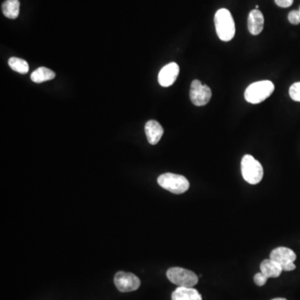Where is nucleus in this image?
Listing matches in <instances>:
<instances>
[{
  "mask_svg": "<svg viewBox=\"0 0 300 300\" xmlns=\"http://www.w3.org/2000/svg\"><path fill=\"white\" fill-rule=\"evenodd\" d=\"M216 33L222 41L229 42L235 35V23L231 13L226 9H220L214 15Z\"/></svg>",
  "mask_w": 300,
  "mask_h": 300,
  "instance_id": "obj_1",
  "label": "nucleus"
},
{
  "mask_svg": "<svg viewBox=\"0 0 300 300\" xmlns=\"http://www.w3.org/2000/svg\"><path fill=\"white\" fill-rule=\"evenodd\" d=\"M275 90V85L269 80L259 81L250 85L246 89L244 98L250 103H261L268 99Z\"/></svg>",
  "mask_w": 300,
  "mask_h": 300,
  "instance_id": "obj_2",
  "label": "nucleus"
},
{
  "mask_svg": "<svg viewBox=\"0 0 300 300\" xmlns=\"http://www.w3.org/2000/svg\"><path fill=\"white\" fill-rule=\"evenodd\" d=\"M241 171L244 180L250 184L259 183L264 176L261 163L250 154H246L242 158Z\"/></svg>",
  "mask_w": 300,
  "mask_h": 300,
  "instance_id": "obj_3",
  "label": "nucleus"
},
{
  "mask_svg": "<svg viewBox=\"0 0 300 300\" xmlns=\"http://www.w3.org/2000/svg\"><path fill=\"white\" fill-rule=\"evenodd\" d=\"M158 183L162 188L175 195H181L189 188V182L185 177L172 173L161 174L158 178Z\"/></svg>",
  "mask_w": 300,
  "mask_h": 300,
  "instance_id": "obj_4",
  "label": "nucleus"
},
{
  "mask_svg": "<svg viewBox=\"0 0 300 300\" xmlns=\"http://www.w3.org/2000/svg\"><path fill=\"white\" fill-rule=\"evenodd\" d=\"M167 277L170 282L179 287L193 288L199 282V278L196 274L179 267L170 268L167 271Z\"/></svg>",
  "mask_w": 300,
  "mask_h": 300,
  "instance_id": "obj_5",
  "label": "nucleus"
},
{
  "mask_svg": "<svg viewBox=\"0 0 300 300\" xmlns=\"http://www.w3.org/2000/svg\"><path fill=\"white\" fill-rule=\"evenodd\" d=\"M270 259L280 264L283 271H292L295 269V253L289 248L279 247L275 249L271 252Z\"/></svg>",
  "mask_w": 300,
  "mask_h": 300,
  "instance_id": "obj_6",
  "label": "nucleus"
},
{
  "mask_svg": "<svg viewBox=\"0 0 300 300\" xmlns=\"http://www.w3.org/2000/svg\"><path fill=\"white\" fill-rule=\"evenodd\" d=\"M189 96L195 105L204 106L210 100L212 91L208 85H202L200 80L195 79L191 84Z\"/></svg>",
  "mask_w": 300,
  "mask_h": 300,
  "instance_id": "obj_7",
  "label": "nucleus"
},
{
  "mask_svg": "<svg viewBox=\"0 0 300 300\" xmlns=\"http://www.w3.org/2000/svg\"><path fill=\"white\" fill-rule=\"evenodd\" d=\"M115 286L123 293L135 291L140 286V280L136 275L126 272H118L115 276Z\"/></svg>",
  "mask_w": 300,
  "mask_h": 300,
  "instance_id": "obj_8",
  "label": "nucleus"
},
{
  "mask_svg": "<svg viewBox=\"0 0 300 300\" xmlns=\"http://www.w3.org/2000/svg\"><path fill=\"white\" fill-rule=\"evenodd\" d=\"M179 73V66L176 63H170L163 67L158 73V80L163 87H170L176 81Z\"/></svg>",
  "mask_w": 300,
  "mask_h": 300,
  "instance_id": "obj_9",
  "label": "nucleus"
},
{
  "mask_svg": "<svg viewBox=\"0 0 300 300\" xmlns=\"http://www.w3.org/2000/svg\"><path fill=\"white\" fill-rule=\"evenodd\" d=\"M264 24V15L259 9H254L250 12L248 18V29L250 34L258 35L263 31Z\"/></svg>",
  "mask_w": 300,
  "mask_h": 300,
  "instance_id": "obj_10",
  "label": "nucleus"
},
{
  "mask_svg": "<svg viewBox=\"0 0 300 300\" xmlns=\"http://www.w3.org/2000/svg\"><path fill=\"white\" fill-rule=\"evenodd\" d=\"M145 133L149 144L155 145L159 142L163 134V128L161 124L155 120H149L145 124Z\"/></svg>",
  "mask_w": 300,
  "mask_h": 300,
  "instance_id": "obj_11",
  "label": "nucleus"
},
{
  "mask_svg": "<svg viewBox=\"0 0 300 300\" xmlns=\"http://www.w3.org/2000/svg\"><path fill=\"white\" fill-rule=\"evenodd\" d=\"M172 300H203L198 290L187 287H178L172 293Z\"/></svg>",
  "mask_w": 300,
  "mask_h": 300,
  "instance_id": "obj_12",
  "label": "nucleus"
},
{
  "mask_svg": "<svg viewBox=\"0 0 300 300\" xmlns=\"http://www.w3.org/2000/svg\"><path fill=\"white\" fill-rule=\"evenodd\" d=\"M260 270L268 279L280 277L283 272L281 266L271 259H264V261L262 262L260 264Z\"/></svg>",
  "mask_w": 300,
  "mask_h": 300,
  "instance_id": "obj_13",
  "label": "nucleus"
},
{
  "mask_svg": "<svg viewBox=\"0 0 300 300\" xmlns=\"http://www.w3.org/2000/svg\"><path fill=\"white\" fill-rule=\"evenodd\" d=\"M54 78V72L48 68H45V67H40L33 72L31 74V79L33 82L37 83V84L52 80Z\"/></svg>",
  "mask_w": 300,
  "mask_h": 300,
  "instance_id": "obj_14",
  "label": "nucleus"
},
{
  "mask_svg": "<svg viewBox=\"0 0 300 300\" xmlns=\"http://www.w3.org/2000/svg\"><path fill=\"white\" fill-rule=\"evenodd\" d=\"M20 3L18 0H6L2 5L3 14L8 18H18Z\"/></svg>",
  "mask_w": 300,
  "mask_h": 300,
  "instance_id": "obj_15",
  "label": "nucleus"
},
{
  "mask_svg": "<svg viewBox=\"0 0 300 300\" xmlns=\"http://www.w3.org/2000/svg\"><path fill=\"white\" fill-rule=\"evenodd\" d=\"M9 65L14 71L18 72L19 73H27L30 69L29 64L25 60L18 58H10L9 60Z\"/></svg>",
  "mask_w": 300,
  "mask_h": 300,
  "instance_id": "obj_16",
  "label": "nucleus"
},
{
  "mask_svg": "<svg viewBox=\"0 0 300 300\" xmlns=\"http://www.w3.org/2000/svg\"><path fill=\"white\" fill-rule=\"evenodd\" d=\"M289 96L293 100L300 102V82L295 83L289 89Z\"/></svg>",
  "mask_w": 300,
  "mask_h": 300,
  "instance_id": "obj_17",
  "label": "nucleus"
},
{
  "mask_svg": "<svg viewBox=\"0 0 300 300\" xmlns=\"http://www.w3.org/2000/svg\"><path fill=\"white\" fill-rule=\"evenodd\" d=\"M289 21L293 25H298L300 23V12L297 10H293L289 14Z\"/></svg>",
  "mask_w": 300,
  "mask_h": 300,
  "instance_id": "obj_18",
  "label": "nucleus"
},
{
  "mask_svg": "<svg viewBox=\"0 0 300 300\" xmlns=\"http://www.w3.org/2000/svg\"><path fill=\"white\" fill-rule=\"evenodd\" d=\"M254 280H255V283L258 286H264V284L267 283L268 278L266 277L264 274L260 272V273L256 274L255 275Z\"/></svg>",
  "mask_w": 300,
  "mask_h": 300,
  "instance_id": "obj_19",
  "label": "nucleus"
},
{
  "mask_svg": "<svg viewBox=\"0 0 300 300\" xmlns=\"http://www.w3.org/2000/svg\"><path fill=\"white\" fill-rule=\"evenodd\" d=\"M275 4L281 8H289L293 5V0H275Z\"/></svg>",
  "mask_w": 300,
  "mask_h": 300,
  "instance_id": "obj_20",
  "label": "nucleus"
},
{
  "mask_svg": "<svg viewBox=\"0 0 300 300\" xmlns=\"http://www.w3.org/2000/svg\"><path fill=\"white\" fill-rule=\"evenodd\" d=\"M272 300H287L285 299V298H274V299Z\"/></svg>",
  "mask_w": 300,
  "mask_h": 300,
  "instance_id": "obj_21",
  "label": "nucleus"
},
{
  "mask_svg": "<svg viewBox=\"0 0 300 300\" xmlns=\"http://www.w3.org/2000/svg\"><path fill=\"white\" fill-rule=\"evenodd\" d=\"M299 12H300V9H299Z\"/></svg>",
  "mask_w": 300,
  "mask_h": 300,
  "instance_id": "obj_22",
  "label": "nucleus"
}]
</instances>
